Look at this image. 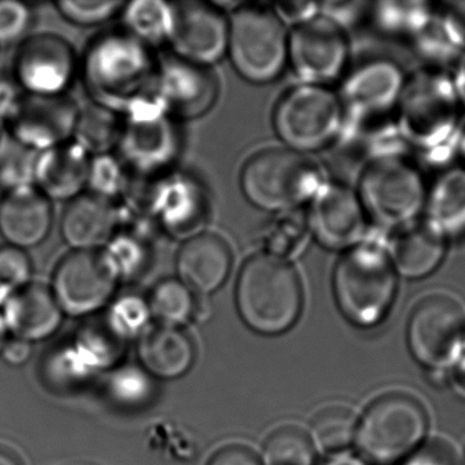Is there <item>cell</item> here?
Listing matches in <instances>:
<instances>
[{
    "label": "cell",
    "instance_id": "cell-37",
    "mask_svg": "<svg viewBox=\"0 0 465 465\" xmlns=\"http://www.w3.org/2000/svg\"><path fill=\"white\" fill-rule=\"evenodd\" d=\"M412 42L419 55L432 64L451 61L459 55L462 48H465L461 39L457 36L453 26L440 10L432 12L431 17L412 37Z\"/></svg>",
    "mask_w": 465,
    "mask_h": 465
},
{
    "label": "cell",
    "instance_id": "cell-18",
    "mask_svg": "<svg viewBox=\"0 0 465 465\" xmlns=\"http://www.w3.org/2000/svg\"><path fill=\"white\" fill-rule=\"evenodd\" d=\"M219 81L211 67L190 64L178 56L159 58L157 96L176 121L206 115L219 99Z\"/></svg>",
    "mask_w": 465,
    "mask_h": 465
},
{
    "label": "cell",
    "instance_id": "cell-25",
    "mask_svg": "<svg viewBox=\"0 0 465 465\" xmlns=\"http://www.w3.org/2000/svg\"><path fill=\"white\" fill-rule=\"evenodd\" d=\"M92 156L74 141L40 152L35 184L48 200H74L88 186Z\"/></svg>",
    "mask_w": 465,
    "mask_h": 465
},
{
    "label": "cell",
    "instance_id": "cell-17",
    "mask_svg": "<svg viewBox=\"0 0 465 465\" xmlns=\"http://www.w3.org/2000/svg\"><path fill=\"white\" fill-rule=\"evenodd\" d=\"M288 58L307 85L337 80L348 59L344 31L325 17L295 26L288 40Z\"/></svg>",
    "mask_w": 465,
    "mask_h": 465
},
{
    "label": "cell",
    "instance_id": "cell-27",
    "mask_svg": "<svg viewBox=\"0 0 465 465\" xmlns=\"http://www.w3.org/2000/svg\"><path fill=\"white\" fill-rule=\"evenodd\" d=\"M194 347L190 337L176 326L159 325L141 337L138 356L149 374L175 380L192 369Z\"/></svg>",
    "mask_w": 465,
    "mask_h": 465
},
{
    "label": "cell",
    "instance_id": "cell-40",
    "mask_svg": "<svg viewBox=\"0 0 465 465\" xmlns=\"http://www.w3.org/2000/svg\"><path fill=\"white\" fill-rule=\"evenodd\" d=\"M130 184V173L118 156L100 154L92 157L88 186L92 194L113 201L124 197Z\"/></svg>",
    "mask_w": 465,
    "mask_h": 465
},
{
    "label": "cell",
    "instance_id": "cell-28",
    "mask_svg": "<svg viewBox=\"0 0 465 465\" xmlns=\"http://www.w3.org/2000/svg\"><path fill=\"white\" fill-rule=\"evenodd\" d=\"M427 222L445 238L465 233V170L451 168L435 179L426 198Z\"/></svg>",
    "mask_w": 465,
    "mask_h": 465
},
{
    "label": "cell",
    "instance_id": "cell-32",
    "mask_svg": "<svg viewBox=\"0 0 465 465\" xmlns=\"http://www.w3.org/2000/svg\"><path fill=\"white\" fill-rule=\"evenodd\" d=\"M124 31L137 37L149 47L170 42L173 31V4L157 0H141L124 5L122 10Z\"/></svg>",
    "mask_w": 465,
    "mask_h": 465
},
{
    "label": "cell",
    "instance_id": "cell-21",
    "mask_svg": "<svg viewBox=\"0 0 465 465\" xmlns=\"http://www.w3.org/2000/svg\"><path fill=\"white\" fill-rule=\"evenodd\" d=\"M121 227V213L113 201L81 194L70 201L61 220L64 243L73 252H99Z\"/></svg>",
    "mask_w": 465,
    "mask_h": 465
},
{
    "label": "cell",
    "instance_id": "cell-13",
    "mask_svg": "<svg viewBox=\"0 0 465 465\" xmlns=\"http://www.w3.org/2000/svg\"><path fill=\"white\" fill-rule=\"evenodd\" d=\"M408 342L424 366H453L465 344L464 307L448 293L427 295L411 314Z\"/></svg>",
    "mask_w": 465,
    "mask_h": 465
},
{
    "label": "cell",
    "instance_id": "cell-1",
    "mask_svg": "<svg viewBox=\"0 0 465 465\" xmlns=\"http://www.w3.org/2000/svg\"><path fill=\"white\" fill-rule=\"evenodd\" d=\"M157 75L159 56L153 48L124 29L97 36L83 59L84 84L94 103L124 116L160 102Z\"/></svg>",
    "mask_w": 465,
    "mask_h": 465
},
{
    "label": "cell",
    "instance_id": "cell-51",
    "mask_svg": "<svg viewBox=\"0 0 465 465\" xmlns=\"http://www.w3.org/2000/svg\"><path fill=\"white\" fill-rule=\"evenodd\" d=\"M5 359L9 361L10 364H24L32 355L31 342L25 341V340L15 339L6 341L4 350H2Z\"/></svg>",
    "mask_w": 465,
    "mask_h": 465
},
{
    "label": "cell",
    "instance_id": "cell-56",
    "mask_svg": "<svg viewBox=\"0 0 465 465\" xmlns=\"http://www.w3.org/2000/svg\"><path fill=\"white\" fill-rule=\"evenodd\" d=\"M6 331L4 314H2V310H0V351L4 350L5 344H6Z\"/></svg>",
    "mask_w": 465,
    "mask_h": 465
},
{
    "label": "cell",
    "instance_id": "cell-52",
    "mask_svg": "<svg viewBox=\"0 0 465 465\" xmlns=\"http://www.w3.org/2000/svg\"><path fill=\"white\" fill-rule=\"evenodd\" d=\"M453 383L457 391L465 396V344L453 364Z\"/></svg>",
    "mask_w": 465,
    "mask_h": 465
},
{
    "label": "cell",
    "instance_id": "cell-26",
    "mask_svg": "<svg viewBox=\"0 0 465 465\" xmlns=\"http://www.w3.org/2000/svg\"><path fill=\"white\" fill-rule=\"evenodd\" d=\"M445 239L427 220H415L396 228L385 247L397 273L408 279H420L431 274L442 262Z\"/></svg>",
    "mask_w": 465,
    "mask_h": 465
},
{
    "label": "cell",
    "instance_id": "cell-58",
    "mask_svg": "<svg viewBox=\"0 0 465 465\" xmlns=\"http://www.w3.org/2000/svg\"><path fill=\"white\" fill-rule=\"evenodd\" d=\"M461 153L465 159V134H464V138H462V141H461Z\"/></svg>",
    "mask_w": 465,
    "mask_h": 465
},
{
    "label": "cell",
    "instance_id": "cell-50",
    "mask_svg": "<svg viewBox=\"0 0 465 465\" xmlns=\"http://www.w3.org/2000/svg\"><path fill=\"white\" fill-rule=\"evenodd\" d=\"M440 13L448 18L457 36L465 45V2H446L440 5Z\"/></svg>",
    "mask_w": 465,
    "mask_h": 465
},
{
    "label": "cell",
    "instance_id": "cell-11",
    "mask_svg": "<svg viewBox=\"0 0 465 465\" xmlns=\"http://www.w3.org/2000/svg\"><path fill=\"white\" fill-rule=\"evenodd\" d=\"M401 70L389 61H371L353 70L341 89L344 134L393 124L404 88Z\"/></svg>",
    "mask_w": 465,
    "mask_h": 465
},
{
    "label": "cell",
    "instance_id": "cell-45",
    "mask_svg": "<svg viewBox=\"0 0 465 465\" xmlns=\"http://www.w3.org/2000/svg\"><path fill=\"white\" fill-rule=\"evenodd\" d=\"M402 465H460L459 454L448 440L434 438L413 450Z\"/></svg>",
    "mask_w": 465,
    "mask_h": 465
},
{
    "label": "cell",
    "instance_id": "cell-7",
    "mask_svg": "<svg viewBox=\"0 0 465 465\" xmlns=\"http://www.w3.org/2000/svg\"><path fill=\"white\" fill-rule=\"evenodd\" d=\"M426 430V410L418 399L405 393L383 394L358 424L356 442L370 461L393 464L415 450Z\"/></svg>",
    "mask_w": 465,
    "mask_h": 465
},
{
    "label": "cell",
    "instance_id": "cell-29",
    "mask_svg": "<svg viewBox=\"0 0 465 465\" xmlns=\"http://www.w3.org/2000/svg\"><path fill=\"white\" fill-rule=\"evenodd\" d=\"M148 225H129L118 232L102 250L111 271L119 280H133L148 271L152 262Z\"/></svg>",
    "mask_w": 465,
    "mask_h": 465
},
{
    "label": "cell",
    "instance_id": "cell-23",
    "mask_svg": "<svg viewBox=\"0 0 465 465\" xmlns=\"http://www.w3.org/2000/svg\"><path fill=\"white\" fill-rule=\"evenodd\" d=\"M50 200L36 187L7 193L0 203V233L7 244L26 250L42 244L53 230Z\"/></svg>",
    "mask_w": 465,
    "mask_h": 465
},
{
    "label": "cell",
    "instance_id": "cell-20",
    "mask_svg": "<svg viewBox=\"0 0 465 465\" xmlns=\"http://www.w3.org/2000/svg\"><path fill=\"white\" fill-rule=\"evenodd\" d=\"M307 220L317 241L328 249H352L366 235L363 205L341 184H322L312 198Z\"/></svg>",
    "mask_w": 465,
    "mask_h": 465
},
{
    "label": "cell",
    "instance_id": "cell-42",
    "mask_svg": "<svg viewBox=\"0 0 465 465\" xmlns=\"http://www.w3.org/2000/svg\"><path fill=\"white\" fill-rule=\"evenodd\" d=\"M105 315L124 336L132 339L137 334L145 333L152 312L148 301L134 295V293H130V295L116 299Z\"/></svg>",
    "mask_w": 465,
    "mask_h": 465
},
{
    "label": "cell",
    "instance_id": "cell-2",
    "mask_svg": "<svg viewBox=\"0 0 465 465\" xmlns=\"http://www.w3.org/2000/svg\"><path fill=\"white\" fill-rule=\"evenodd\" d=\"M400 133L431 160H440L450 151L459 130L461 103L453 80L440 70H420L405 81L400 97Z\"/></svg>",
    "mask_w": 465,
    "mask_h": 465
},
{
    "label": "cell",
    "instance_id": "cell-41",
    "mask_svg": "<svg viewBox=\"0 0 465 465\" xmlns=\"http://www.w3.org/2000/svg\"><path fill=\"white\" fill-rule=\"evenodd\" d=\"M34 265L25 250L17 247H0V304L9 296L31 284Z\"/></svg>",
    "mask_w": 465,
    "mask_h": 465
},
{
    "label": "cell",
    "instance_id": "cell-22",
    "mask_svg": "<svg viewBox=\"0 0 465 465\" xmlns=\"http://www.w3.org/2000/svg\"><path fill=\"white\" fill-rule=\"evenodd\" d=\"M232 269V252L216 233L203 232L182 243L176 255L179 280L200 295L216 292Z\"/></svg>",
    "mask_w": 465,
    "mask_h": 465
},
{
    "label": "cell",
    "instance_id": "cell-15",
    "mask_svg": "<svg viewBox=\"0 0 465 465\" xmlns=\"http://www.w3.org/2000/svg\"><path fill=\"white\" fill-rule=\"evenodd\" d=\"M77 72L74 50L56 35L28 37L15 55V80L32 96H64Z\"/></svg>",
    "mask_w": 465,
    "mask_h": 465
},
{
    "label": "cell",
    "instance_id": "cell-30",
    "mask_svg": "<svg viewBox=\"0 0 465 465\" xmlns=\"http://www.w3.org/2000/svg\"><path fill=\"white\" fill-rule=\"evenodd\" d=\"M122 130L124 115L96 103H91L80 108L73 138L74 143L94 157L111 153L116 149Z\"/></svg>",
    "mask_w": 465,
    "mask_h": 465
},
{
    "label": "cell",
    "instance_id": "cell-49",
    "mask_svg": "<svg viewBox=\"0 0 465 465\" xmlns=\"http://www.w3.org/2000/svg\"><path fill=\"white\" fill-rule=\"evenodd\" d=\"M21 91L17 81L0 77V121L13 118L24 99Z\"/></svg>",
    "mask_w": 465,
    "mask_h": 465
},
{
    "label": "cell",
    "instance_id": "cell-14",
    "mask_svg": "<svg viewBox=\"0 0 465 465\" xmlns=\"http://www.w3.org/2000/svg\"><path fill=\"white\" fill-rule=\"evenodd\" d=\"M116 279L99 252H72L59 261L53 277V291L62 312L84 317L99 312L115 293Z\"/></svg>",
    "mask_w": 465,
    "mask_h": 465
},
{
    "label": "cell",
    "instance_id": "cell-8",
    "mask_svg": "<svg viewBox=\"0 0 465 465\" xmlns=\"http://www.w3.org/2000/svg\"><path fill=\"white\" fill-rule=\"evenodd\" d=\"M178 121L168 115L162 103L141 105L124 116V130L116 156L130 175L151 181L173 171L182 153Z\"/></svg>",
    "mask_w": 465,
    "mask_h": 465
},
{
    "label": "cell",
    "instance_id": "cell-54",
    "mask_svg": "<svg viewBox=\"0 0 465 465\" xmlns=\"http://www.w3.org/2000/svg\"><path fill=\"white\" fill-rule=\"evenodd\" d=\"M323 465H364L363 461L356 459V457L351 456V454H340V456L333 457L329 460Z\"/></svg>",
    "mask_w": 465,
    "mask_h": 465
},
{
    "label": "cell",
    "instance_id": "cell-44",
    "mask_svg": "<svg viewBox=\"0 0 465 465\" xmlns=\"http://www.w3.org/2000/svg\"><path fill=\"white\" fill-rule=\"evenodd\" d=\"M34 24V13L28 5L2 0L0 2V45L24 42Z\"/></svg>",
    "mask_w": 465,
    "mask_h": 465
},
{
    "label": "cell",
    "instance_id": "cell-5",
    "mask_svg": "<svg viewBox=\"0 0 465 465\" xmlns=\"http://www.w3.org/2000/svg\"><path fill=\"white\" fill-rule=\"evenodd\" d=\"M320 165L301 152L271 148L252 154L241 173V189L255 208L288 212L312 200L322 187Z\"/></svg>",
    "mask_w": 465,
    "mask_h": 465
},
{
    "label": "cell",
    "instance_id": "cell-4",
    "mask_svg": "<svg viewBox=\"0 0 465 465\" xmlns=\"http://www.w3.org/2000/svg\"><path fill=\"white\" fill-rule=\"evenodd\" d=\"M337 304L347 320L361 328L377 325L391 309L397 272L381 242H361L348 250L333 274Z\"/></svg>",
    "mask_w": 465,
    "mask_h": 465
},
{
    "label": "cell",
    "instance_id": "cell-9",
    "mask_svg": "<svg viewBox=\"0 0 465 465\" xmlns=\"http://www.w3.org/2000/svg\"><path fill=\"white\" fill-rule=\"evenodd\" d=\"M359 194L364 211L391 228L415 222L427 198L420 173L402 156L371 160L361 173Z\"/></svg>",
    "mask_w": 465,
    "mask_h": 465
},
{
    "label": "cell",
    "instance_id": "cell-24",
    "mask_svg": "<svg viewBox=\"0 0 465 465\" xmlns=\"http://www.w3.org/2000/svg\"><path fill=\"white\" fill-rule=\"evenodd\" d=\"M2 314L7 331L15 339L28 342L53 336L64 317L53 291L34 282L9 296L4 302Z\"/></svg>",
    "mask_w": 465,
    "mask_h": 465
},
{
    "label": "cell",
    "instance_id": "cell-43",
    "mask_svg": "<svg viewBox=\"0 0 465 465\" xmlns=\"http://www.w3.org/2000/svg\"><path fill=\"white\" fill-rule=\"evenodd\" d=\"M59 13L70 24L96 26L113 20L124 10V2H59Z\"/></svg>",
    "mask_w": 465,
    "mask_h": 465
},
{
    "label": "cell",
    "instance_id": "cell-31",
    "mask_svg": "<svg viewBox=\"0 0 465 465\" xmlns=\"http://www.w3.org/2000/svg\"><path fill=\"white\" fill-rule=\"evenodd\" d=\"M127 340L107 315L89 320L81 326L77 334V350L84 363L89 366H113L124 356Z\"/></svg>",
    "mask_w": 465,
    "mask_h": 465
},
{
    "label": "cell",
    "instance_id": "cell-36",
    "mask_svg": "<svg viewBox=\"0 0 465 465\" xmlns=\"http://www.w3.org/2000/svg\"><path fill=\"white\" fill-rule=\"evenodd\" d=\"M314 443L301 427L288 424L272 432L263 446L262 465H312Z\"/></svg>",
    "mask_w": 465,
    "mask_h": 465
},
{
    "label": "cell",
    "instance_id": "cell-3",
    "mask_svg": "<svg viewBox=\"0 0 465 465\" xmlns=\"http://www.w3.org/2000/svg\"><path fill=\"white\" fill-rule=\"evenodd\" d=\"M235 299L239 314L250 329L280 334L298 321L303 293L298 273L288 261L261 252L242 266Z\"/></svg>",
    "mask_w": 465,
    "mask_h": 465
},
{
    "label": "cell",
    "instance_id": "cell-53",
    "mask_svg": "<svg viewBox=\"0 0 465 465\" xmlns=\"http://www.w3.org/2000/svg\"><path fill=\"white\" fill-rule=\"evenodd\" d=\"M453 84L460 103L465 108V54L461 55V58L459 59V64H457Z\"/></svg>",
    "mask_w": 465,
    "mask_h": 465
},
{
    "label": "cell",
    "instance_id": "cell-10",
    "mask_svg": "<svg viewBox=\"0 0 465 465\" xmlns=\"http://www.w3.org/2000/svg\"><path fill=\"white\" fill-rule=\"evenodd\" d=\"M342 105L339 97L318 85H301L277 103L273 127L291 151L312 152L328 145L341 130Z\"/></svg>",
    "mask_w": 465,
    "mask_h": 465
},
{
    "label": "cell",
    "instance_id": "cell-39",
    "mask_svg": "<svg viewBox=\"0 0 465 465\" xmlns=\"http://www.w3.org/2000/svg\"><path fill=\"white\" fill-rule=\"evenodd\" d=\"M37 156L39 152L32 151L17 141H6L0 152V187L7 193L35 187Z\"/></svg>",
    "mask_w": 465,
    "mask_h": 465
},
{
    "label": "cell",
    "instance_id": "cell-48",
    "mask_svg": "<svg viewBox=\"0 0 465 465\" xmlns=\"http://www.w3.org/2000/svg\"><path fill=\"white\" fill-rule=\"evenodd\" d=\"M209 465H262V461L247 446L232 445L217 451Z\"/></svg>",
    "mask_w": 465,
    "mask_h": 465
},
{
    "label": "cell",
    "instance_id": "cell-12",
    "mask_svg": "<svg viewBox=\"0 0 465 465\" xmlns=\"http://www.w3.org/2000/svg\"><path fill=\"white\" fill-rule=\"evenodd\" d=\"M143 208L154 230L184 242L205 232L211 198L197 176L173 170L152 181Z\"/></svg>",
    "mask_w": 465,
    "mask_h": 465
},
{
    "label": "cell",
    "instance_id": "cell-35",
    "mask_svg": "<svg viewBox=\"0 0 465 465\" xmlns=\"http://www.w3.org/2000/svg\"><path fill=\"white\" fill-rule=\"evenodd\" d=\"M356 413L344 404L326 405L315 413L312 420V437L323 450L347 448L356 437Z\"/></svg>",
    "mask_w": 465,
    "mask_h": 465
},
{
    "label": "cell",
    "instance_id": "cell-38",
    "mask_svg": "<svg viewBox=\"0 0 465 465\" xmlns=\"http://www.w3.org/2000/svg\"><path fill=\"white\" fill-rule=\"evenodd\" d=\"M431 15V6L424 2H382L372 10V17L383 32L411 39Z\"/></svg>",
    "mask_w": 465,
    "mask_h": 465
},
{
    "label": "cell",
    "instance_id": "cell-47",
    "mask_svg": "<svg viewBox=\"0 0 465 465\" xmlns=\"http://www.w3.org/2000/svg\"><path fill=\"white\" fill-rule=\"evenodd\" d=\"M318 7H320V5L312 4V2H309V4L292 2V4L274 5L273 10L279 15L282 24H292L293 28H295V26L309 23V21L318 17V13H320Z\"/></svg>",
    "mask_w": 465,
    "mask_h": 465
},
{
    "label": "cell",
    "instance_id": "cell-16",
    "mask_svg": "<svg viewBox=\"0 0 465 465\" xmlns=\"http://www.w3.org/2000/svg\"><path fill=\"white\" fill-rule=\"evenodd\" d=\"M173 21L168 45L173 54L190 64L211 67L227 55L230 20L216 5L173 4Z\"/></svg>",
    "mask_w": 465,
    "mask_h": 465
},
{
    "label": "cell",
    "instance_id": "cell-34",
    "mask_svg": "<svg viewBox=\"0 0 465 465\" xmlns=\"http://www.w3.org/2000/svg\"><path fill=\"white\" fill-rule=\"evenodd\" d=\"M148 302L152 315L162 325L176 328L189 322L198 310L195 293L179 279H165L157 282Z\"/></svg>",
    "mask_w": 465,
    "mask_h": 465
},
{
    "label": "cell",
    "instance_id": "cell-6",
    "mask_svg": "<svg viewBox=\"0 0 465 465\" xmlns=\"http://www.w3.org/2000/svg\"><path fill=\"white\" fill-rule=\"evenodd\" d=\"M227 55L235 72L247 83L277 80L288 59L284 24L273 9L241 5L230 18Z\"/></svg>",
    "mask_w": 465,
    "mask_h": 465
},
{
    "label": "cell",
    "instance_id": "cell-57",
    "mask_svg": "<svg viewBox=\"0 0 465 465\" xmlns=\"http://www.w3.org/2000/svg\"><path fill=\"white\" fill-rule=\"evenodd\" d=\"M6 138H5L4 126H2V121H0V152L4 149Z\"/></svg>",
    "mask_w": 465,
    "mask_h": 465
},
{
    "label": "cell",
    "instance_id": "cell-33",
    "mask_svg": "<svg viewBox=\"0 0 465 465\" xmlns=\"http://www.w3.org/2000/svg\"><path fill=\"white\" fill-rule=\"evenodd\" d=\"M309 220L302 212H282L266 224L262 231V244L266 254L280 260H292L298 257L309 244Z\"/></svg>",
    "mask_w": 465,
    "mask_h": 465
},
{
    "label": "cell",
    "instance_id": "cell-19",
    "mask_svg": "<svg viewBox=\"0 0 465 465\" xmlns=\"http://www.w3.org/2000/svg\"><path fill=\"white\" fill-rule=\"evenodd\" d=\"M78 114V105L66 96H24L10 119L13 140L39 153L69 143Z\"/></svg>",
    "mask_w": 465,
    "mask_h": 465
},
{
    "label": "cell",
    "instance_id": "cell-46",
    "mask_svg": "<svg viewBox=\"0 0 465 465\" xmlns=\"http://www.w3.org/2000/svg\"><path fill=\"white\" fill-rule=\"evenodd\" d=\"M322 17L333 23L344 31L361 21L366 13L367 4L363 2H348V4H323Z\"/></svg>",
    "mask_w": 465,
    "mask_h": 465
},
{
    "label": "cell",
    "instance_id": "cell-55",
    "mask_svg": "<svg viewBox=\"0 0 465 465\" xmlns=\"http://www.w3.org/2000/svg\"><path fill=\"white\" fill-rule=\"evenodd\" d=\"M0 465H21V461L10 449L0 445Z\"/></svg>",
    "mask_w": 465,
    "mask_h": 465
}]
</instances>
